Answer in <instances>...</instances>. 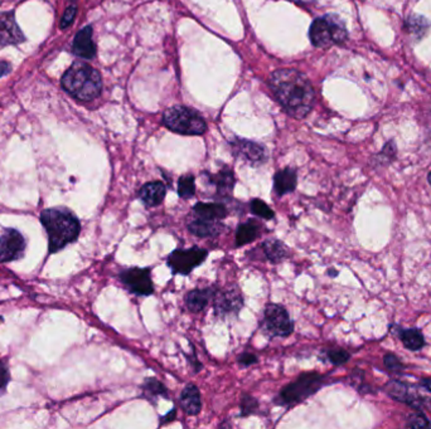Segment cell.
Wrapping results in <instances>:
<instances>
[{
  "label": "cell",
  "mask_w": 431,
  "mask_h": 429,
  "mask_svg": "<svg viewBox=\"0 0 431 429\" xmlns=\"http://www.w3.org/2000/svg\"><path fill=\"white\" fill-rule=\"evenodd\" d=\"M298 185V173L295 169L285 168L274 175V191L279 197L293 193Z\"/></svg>",
  "instance_id": "obj_19"
},
{
  "label": "cell",
  "mask_w": 431,
  "mask_h": 429,
  "mask_svg": "<svg viewBox=\"0 0 431 429\" xmlns=\"http://www.w3.org/2000/svg\"><path fill=\"white\" fill-rule=\"evenodd\" d=\"M430 426L431 423L428 419V417L421 410H417V409H416L415 413H412L408 417V423H406L408 428H428Z\"/></svg>",
  "instance_id": "obj_30"
},
{
  "label": "cell",
  "mask_w": 431,
  "mask_h": 429,
  "mask_svg": "<svg viewBox=\"0 0 431 429\" xmlns=\"http://www.w3.org/2000/svg\"><path fill=\"white\" fill-rule=\"evenodd\" d=\"M327 383V378L318 373H304L293 383L288 384L280 391L275 403L279 406H292L299 404L309 397L314 395L316 391Z\"/></svg>",
  "instance_id": "obj_5"
},
{
  "label": "cell",
  "mask_w": 431,
  "mask_h": 429,
  "mask_svg": "<svg viewBox=\"0 0 431 429\" xmlns=\"http://www.w3.org/2000/svg\"><path fill=\"white\" fill-rule=\"evenodd\" d=\"M25 251V239L16 230H4L0 237V262L7 263L19 260Z\"/></svg>",
  "instance_id": "obj_12"
},
{
  "label": "cell",
  "mask_w": 431,
  "mask_h": 429,
  "mask_svg": "<svg viewBox=\"0 0 431 429\" xmlns=\"http://www.w3.org/2000/svg\"><path fill=\"white\" fill-rule=\"evenodd\" d=\"M10 72V64L8 62L0 61V77L5 76Z\"/></svg>",
  "instance_id": "obj_39"
},
{
  "label": "cell",
  "mask_w": 431,
  "mask_h": 429,
  "mask_svg": "<svg viewBox=\"0 0 431 429\" xmlns=\"http://www.w3.org/2000/svg\"><path fill=\"white\" fill-rule=\"evenodd\" d=\"M143 394L148 400H153V399L159 398V397L165 399L170 398L165 385L162 382H159L156 378H148L144 380Z\"/></svg>",
  "instance_id": "obj_27"
},
{
  "label": "cell",
  "mask_w": 431,
  "mask_h": 429,
  "mask_svg": "<svg viewBox=\"0 0 431 429\" xmlns=\"http://www.w3.org/2000/svg\"><path fill=\"white\" fill-rule=\"evenodd\" d=\"M264 329L270 336L288 337L293 334L294 322L284 306L269 304L264 310Z\"/></svg>",
  "instance_id": "obj_8"
},
{
  "label": "cell",
  "mask_w": 431,
  "mask_h": 429,
  "mask_svg": "<svg viewBox=\"0 0 431 429\" xmlns=\"http://www.w3.org/2000/svg\"><path fill=\"white\" fill-rule=\"evenodd\" d=\"M215 289H194L188 292L185 296V305L189 311L200 312L205 307L207 306L208 301L215 297Z\"/></svg>",
  "instance_id": "obj_22"
},
{
  "label": "cell",
  "mask_w": 431,
  "mask_h": 429,
  "mask_svg": "<svg viewBox=\"0 0 431 429\" xmlns=\"http://www.w3.org/2000/svg\"><path fill=\"white\" fill-rule=\"evenodd\" d=\"M259 409V402L251 395H244L241 399V417H248Z\"/></svg>",
  "instance_id": "obj_32"
},
{
  "label": "cell",
  "mask_w": 431,
  "mask_h": 429,
  "mask_svg": "<svg viewBox=\"0 0 431 429\" xmlns=\"http://www.w3.org/2000/svg\"><path fill=\"white\" fill-rule=\"evenodd\" d=\"M384 364L386 368L391 371H401L404 369V364L395 354H386L384 358Z\"/></svg>",
  "instance_id": "obj_34"
},
{
  "label": "cell",
  "mask_w": 431,
  "mask_h": 429,
  "mask_svg": "<svg viewBox=\"0 0 431 429\" xmlns=\"http://www.w3.org/2000/svg\"><path fill=\"white\" fill-rule=\"evenodd\" d=\"M192 213L193 215L200 217L202 219L217 222V221L224 219L229 214V210L222 203H202L200 201L193 206Z\"/></svg>",
  "instance_id": "obj_20"
},
{
  "label": "cell",
  "mask_w": 431,
  "mask_h": 429,
  "mask_svg": "<svg viewBox=\"0 0 431 429\" xmlns=\"http://www.w3.org/2000/svg\"><path fill=\"white\" fill-rule=\"evenodd\" d=\"M62 87L75 99L89 102L102 90L100 73L85 62H75L62 76Z\"/></svg>",
  "instance_id": "obj_3"
},
{
  "label": "cell",
  "mask_w": 431,
  "mask_h": 429,
  "mask_svg": "<svg viewBox=\"0 0 431 429\" xmlns=\"http://www.w3.org/2000/svg\"><path fill=\"white\" fill-rule=\"evenodd\" d=\"M399 337L404 346L410 352H419L425 346L423 332L419 329H401L399 328Z\"/></svg>",
  "instance_id": "obj_25"
},
{
  "label": "cell",
  "mask_w": 431,
  "mask_h": 429,
  "mask_svg": "<svg viewBox=\"0 0 431 429\" xmlns=\"http://www.w3.org/2000/svg\"><path fill=\"white\" fill-rule=\"evenodd\" d=\"M180 406L188 415H197L202 409L200 389L194 384L185 385L180 394Z\"/></svg>",
  "instance_id": "obj_21"
},
{
  "label": "cell",
  "mask_w": 431,
  "mask_h": 429,
  "mask_svg": "<svg viewBox=\"0 0 431 429\" xmlns=\"http://www.w3.org/2000/svg\"><path fill=\"white\" fill-rule=\"evenodd\" d=\"M25 40L13 12H0V45L14 46Z\"/></svg>",
  "instance_id": "obj_13"
},
{
  "label": "cell",
  "mask_w": 431,
  "mask_h": 429,
  "mask_svg": "<svg viewBox=\"0 0 431 429\" xmlns=\"http://www.w3.org/2000/svg\"><path fill=\"white\" fill-rule=\"evenodd\" d=\"M178 195L182 199H192L196 195V183H194V177L191 174L182 175L178 180L177 188Z\"/></svg>",
  "instance_id": "obj_28"
},
{
  "label": "cell",
  "mask_w": 431,
  "mask_h": 429,
  "mask_svg": "<svg viewBox=\"0 0 431 429\" xmlns=\"http://www.w3.org/2000/svg\"><path fill=\"white\" fill-rule=\"evenodd\" d=\"M76 12H78L76 5H71V7L66 9L65 14L62 16L61 23H60V28H61V29H66L67 27H69V25L72 24L75 16H76Z\"/></svg>",
  "instance_id": "obj_35"
},
{
  "label": "cell",
  "mask_w": 431,
  "mask_h": 429,
  "mask_svg": "<svg viewBox=\"0 0 431 429\" xmlns=\"http://www.w3.org/2000/svg\"><path fill=\"white\" fill-rule=\"evenodd\" d=\"M163 123L170 129L182 135H202L207 130L203 117L192 108L173 106L163 115Z\"/></svg>",
  "instance_id": "obj_6"
},
{
  "label": "cell",
  "mask_w": 431,
  "mask_h": 429,
  "mask_svg": "<svg viewBox=\"0 0 431 429\" xmlns=\"http://www.w3.org/2000/svg\"><path fill=\"white\" fill-rule=\"evenodd\" d=\"M237 361H239L241 367H250V365H254V364L257 363V356L254 355V354L244 353L240 355Z\"/></svg>",
  "instance_id": "obj_37"
},
{
  "label": "cell",
  "mask_w": 431,
  "mask_h": 429,
  "mask_svg": "<svg viewBox=\"0 0 431 429\" xmlns=\"http://www.w3.org/2000/svg\"><path fill=\"white\" fill-rule=\"evenodd\" d=\"M208 252L198 245H193L188 249H176L167 258V265L174 275H189L207 258Z\"/></svg>",
  "instance_id": "obj_7"
},
{
  "label": "cell",
  "mask_w": 431,
  "mask_h": 429,
  "mask_svg": "<svg viewBox=\"0 0 431 429\" xmlns=\"http://www.w3.org/2000/svg\"><path fill=\"white\" fill-rule=\"evenodd\" d=\"M250 210L253 214L262 218V219H266V221H271L275 217L274 210L264 200L257 199V198L250 201Z\"/></svg>",
  "instance_id": "obj_29"
},
{
  "label": "cell",
  "mask_w": 431,
  "mask_h": 429,
  "mask_svg": "<svg viewBox=\"0 0 431 429\" xmlns=\"http://www.w3.org/2000/svg\"><path fill=\"white\" fill-rule=\"evenodd\" d=\"M430 28V23L421 16H411L405 22V31L412 38L421 39Z\"/></svg>",
  "instance_id": "obj_26"
},
{
  "label": "cell",
  "mask_w": 431,
  "mask_h": 429,
  "mask_svg": "<svg viewBox=\"0 0 431 429\" xmlns=\"http://www.w3.org/2000/svg\"><path fill=\"white\" fill-rule=\"evenodd\" d=\"M396 154H397V147H396L395 141L391 140V141H388V143L384 146V149L381 150V153L378 154V162H380V164H390L391 161L395 160Z\"/></svg>",
  "instance_id": "obj_31"
},
{
  "label": "cell",
  "mask_w": 431,
  "mask_h": 429,
  "mask_svg": "<svg viewBox=\"0 0 431 429\" xmlns=\"http://www.w3.org/2000/svg\"><path fill=\"white\" fill-rule=\"evenodd\" d=\"M48 236V251L56 253L66 245L75 242L81 232V224L76 215L66 208L46 209L40 214Z\"/></svg>",
  "instance_id": "obj_2"
},
{
  "label": "cell",
  "mask_w": 431,
  "mask_h": 429,
  "mask_svg": "<svg viewBox=\"0 0 431 429\" xmlns=\"http://www.w3.org/2000/svg\"><path fill=\"white\" fill-rule=\"evenodd\" d=\"M167 195V186L162 182H149L139 191V198L149 208L161 206Z\"/></svg>",
  "instance_id": "obj_17"
},
{
  "label": "cell",
  "mask_w": 431,
  "mask_h": 429,
  "mask_svg": "<svg viewBox=\"0 0 431 429\" xmlns=\"http://www.w3.org/2000/svg\"><path fill=\"white\" fill-rule=\"evenodd\" d=\"M230 146L232 154L236 159L242 160L251 167H260L268 160V154L265 147L254 141L236 138L232 140Z\"/></svg>",
  "instance_id": "obj_10"
},
{
  "label": "cell",
  "mask_w": 431,
  "mask_h": 429,
  "mask_svg": "<svg viewBox=\"0 0 431 429\" xmlns=\"http://www.w3.org/2000/svg\"><path fill=\"white\" fill-rule=\"evenodd\" d=\"M262 251L265 253L268 261L271 263H279L284 261L288 256V247L279 239L270 238L262 243Z\"/></svg>",
  "instance_id": "obj_24"
},
{
  "label": "cell",
  "mask_w": 431,
  "mask_h": 429,
  "mask_svg": "<svg viewBox=\"0 0 431 429\" xmlns=\"http://www.w3.org/2000/svg\"><path fill=\"white\" fill-rule=\"evenodd\" d=\"M0 322H1V317H0Z\"/></svg>",
  "instance_id": "obj_43"
},
{
  "label": "cell",
  "mask_w": 431,
  "mask_h": 429,
  "mask_svg": "<svg viewBox=\"0 0 431 429\" xmlns=\"http://www.w3.org/2000/svg\"><path fill=\"white\" fill-rule=\"evenodd\" d=\"M9 382V370L7 363L0 360V393L5 391Z\"/></svg>",
  "instance_id": "obj_36"
},
{
  "label": "cell",
  "mask_w": 431,
  "mask_h": 429,
  "mask_svg": "<svg viewBox=\"0 0 431 429\" xmlns=\"http://www.w3.org/2000/svg\"><path fill=\"white\" fill-rule=\"evenodd\" d=\"M121 284L126 287L128 291L137 296H150L154 293V284L152 280L150 269L130 267L124 269L119 275Z\"/></svg>",
  "instance_id": "obj_9"
},
{
  "label": "cell",
  "mask_w": 431,
  "mask_h": 429,
  "mask_svg": "<svg viewBox=\"0 0 431 429\" xmlns=\"http://www.w3.org/2000/svg\"><path fill=\"white\" fill-rule=\"evenodd\" d=\"M309 37L313 46L327 48L334 45H342L348 38L346 24L334 14L321 16L310 25Z\"/></svg>",
  "instance_id": "obj_4"
},
{
  "label": "cell",
  "mask_w": 431,
  "mask_h": 429,
  "mask_svg": "<svg viewBox=\"0 0 431 429\" xmlns=\"http://www.w3.org/2000/svg\"><path fill=\"white\" fill-rule=\"evenodd\" d=\"M176 417H177V409H176V408H173V409L170 410V413L165 414L164 417H162V419H161V426L174 421V419H176Z\"/></svg>",
  "instance_id": "obj_38"
},
{
  "label": "cell",
  "mask_w": 431,
  "mask_h": 429,
  "mask_svg": "<svg viewBox=\"0 0 431 429\" xmlns=\"http://www.w3.org/2000/svg\"><path fill=\"white\" fill-rule=\"evenodd\" d=\"M420 385L423 387V389H426L428 391H430L431 393V379H423L421 382H420Z\"/></svg>",
  "instance_id": "obj_40"
},
{
  "label": "cell",
  "mask_w": 431,
  "mask_h": 429,
  "mask_svg": "<svg viewBox=\"0 0 431 429\" xmlns=\"http://www.w3.org/2000/svg\"><path fill=\"white\" fill-rule=\"evenodd\" d=\"M206 175L208 177L209 183L216 186V197H217V199H231L235 183H236L235 175H233V171H232L231 169L229 168V167H224L216 175H209V174H206Z\"/></svg>",
  "instance_id": "obj_15"
},
{
  "label": "cell",
  "mask_w": 431,
  "mask_h": 429,
  "mask_svg": "<svg viewBox=\"0 0 431 429\" xmlns=\"http://www.w3.org/2000/svg\"><path fill=\"white\" fill-rule=\"evenodd\" d=\"M328 275L331 277H336L338 275V272H337V271H334V269H329V271H328Z\"/></svg>",
  "instance_id": "obj_41"
},
{
  "label": "cell",
  "mask_w": 431,
  "mask_h": 429,
  "mask_svg": "<svg viewBox=\"0 0 431 429\" xmlns=\"http://www.w3.org/2000/svg\"><path fill=\"white\" fill-rule=\"evenodd\" d=\"M270 87L285 111L295 119H304L314 106V88L308 77L296 69H283L272 72Z\"/></svg>",
  "instance_id": "obj_1"
},
{
  "label": "cell",
  "mask_w": 431,
  "mask_h": 429,
  "mask_svg": "<svg viewBox=\"0 0 431 429\" xmlns=\"http://www.w3.org/2000/svg\"><path fill=\"white\" fill-rule=\"evenodd\" d=\"M428 182H429V184H430L431 186V171L429 173V175H428Z\"/></svg>",
  "instance_id": "obj_42"
},
{
  "label": "cell",
  "mask_w": 431,
  "mask_h": 429,
  "mask_svg": "<svg viewBox=\"0 0 431 429\" xmlns=\"http://www.w3.org/2000/svg\"><path fill=\"white\" fill-rule=\"evenodd\" d=\"M385 391L395 400L405 403L417 410H421V398L415 391H411V387L408 384L400 380H390L385 385Z\"/></svg>",
  "instance_id": "obj_14"
},
{
  "label": "cell",
  "mask_w": 431,
  "mask_h": 429,
  "mask_svg": "<svg viewBox=\"0 0 431 429\" xmlns=\"http://www.w3.org/2000/svg\"><path fill=\"white\" fill-rule=\"evenodd\" d=\"M261 230V224L254 219L240 224L239 228L236 230V247L253 243L256 238L260 237Z\"/></svg>",
  "instance_id": "obj_23"
},
{
  "label": "cell",
  "mask_w": 431,
  "mask_h": 429,
  "mask_svg": "<svg viewBox=\"0 0 431 429\" xmlns=\"http://www.w3.org/2000/svg\"><path fill=\"white\" fill-rule=\"evenodd\" d=\"M187 228L196 237L216 238L224 232V225L221 221L212 222L193 215L187 219Z\"/></svg>",
  "instance_id": "obj_16"
},
{
  "label": "cell",
  "mask_w": 431,
  "mask_h": 429,
  "mask_svg": "<svg viewBox=\"0 0 431 429\" xmlns=\"http://www.w3.org/2000/svg\"><path fill=\"white\" fill-rule=\"evenodd\" d=\"M73 53L78 57L91 60L96 54V46L93 40V28L90 25L78 32L73 40Z\"/></svg>",
  "instance_id": "obj_18"
},
{
  "label": "cell",
  "mask_w": 431,
  "mask_h": 429,
  "mask_svg": "<svg viewBox=\"0 0 431 429\" xmlns=\"http://www.w3.org/2000/svg\"><path fill=\"white\" fill-rule=\"evenodd\" d=\"M215 315L220 319H232L240 314L244 307V299L239 289H231L222 292H216Z\"/></svg>",
  "instance_id": "obj_11"
},
{
  "label": "cell",
  "mask_w": 431,
  "mask_h": 429,
  "mask_svg": "<svg viewBox=\"0 0 431 429\" xmlns=\"http://www.w3.org/2000/svg\"><path fill=\"white\" fill-rule=\"evenodd\" d=\"M327 356L333 365L338 367V365L346 364L347 361L349 360L351 354L345 349H331L327 352Z\"/></svg>",
  "instance_id": "obj_33"
}]
</instances>
